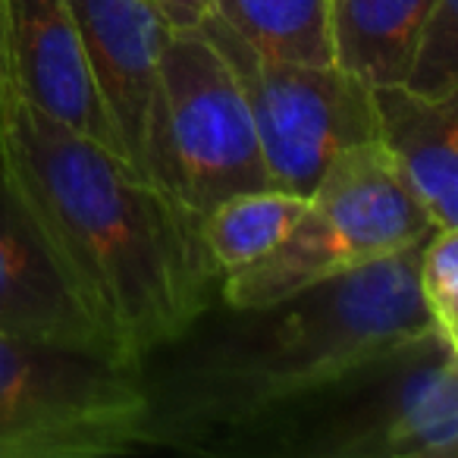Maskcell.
<instances>
[{
	"instance_id": "obj_1",
	"label": "cell",
	"mask_w": 458,
	"mask_h": 458,
	"mask_svg": "<svg viewBox=\"0 0 458 458\" xmlns=\"http://www.w3.org/2000/svg\"><path fill=\"white\" fill-rule=\"evenodd\" d=\"M0 170L72 299L132 370L220 301L201 216L16 95Z\"/></svg>"
},
{
	"instance_id": "obj_2",
	"label": "cell",
	"mask_w": 458,
	"mask_h": 458,
	"mask_svg": "<svg viewBox=\"0 0 458 458\" xmlns=\"http://www.w3.org/2000/svg\"><path fill=\"white\" fill-rule=\"evenodd\" d=\"M420 245L274 305H210L135 368L148 399L145 449L198 455L208 439L437 333L414 283Z\"/></svg>"
},
{
	"instance_id": "obj_3",
	"label": "cell",
	"mask_w": 458,
	"mask_h": 458,
	"mask_svg": "<svg viewBox=\"0 0 458 458\" xmlns=\"http://www.w3.org/2000/svg\"><path fill=\"white\" fill-rule=\"evenodd\" d=\"M216 458H455L458 345L408 339L336 380L208 439Z\"/></svg>"
},
{
	"instance_id": "obj_4",
	"label": "cell",
	"mask_w": 458,
	"mask_h": 458,
	"mask_svg": "<svg viewBox=\"0 0 458 458\" xmlns=\"http://www.w3.org/2000/svg\"><path fill=\"white\" fill-rule=\"evenodd\" d=\"M433 229L437 223L399 179L380 141L349 148L318 179L286 239L261 261L223 276L220 301L229 308L274 305L414 249Z\"/></svg>"
},
{
	"instance_id": "obj_5",
	"label": "cell",
	"mask_w": 458,
	"mask_h": 458,
	"mask_svg": "<svg viewBox=\"0 0 458 458\" xmlns=\"http://www.w3.org/2000/svg\"><path fill=\"white\" fill-rule=\"evenodd\" d=\"M135 370L101 355L0 336V458H107L145 449Z\"/></svg>"
},
{
	"instance_id": "obj_6",
	"label": "cell",
	"mask_w": 458,
	"mask_h": 458,
	"mask_svg": "<svg viewBox=\"0 0 458 458\" xmlns=\"http://www.w3.org/2000/svg\"><path fill=\"white\" fill-rule=\"evenodd\" d=\"M151 179L198 216L233 195L274 189L242 85L201 29L173 32L160 57Z\"/></svg>"
},
{
	"instance_id": "obj_7",
	"label": "cell",
	"mask_w": 458,
	"mask_h": 458,
	"mask_svg": "<svg viewBox=\"0 0 458 458\" xmlns=\"http://www.w3.org/2000/svg\"><path fill=\"white\" fill-rule=\"evenodd\" d=\"M201 32L242 85L274 189L311 195L339 154L377 141L370 85L352 72L261 57L214 13Z\"/></svg>"
},
{
	"instance_id": "obj_8",
	"label": "cell",
	"mask_w": 458,
	"mask_h": 458,
	"mask_svg": "<svg viewBox=\"0 0 458 458\" xmlns=\"http://www.w3.org/2000/svg\"><path fill=\"white\" fill-rule=\"evenodd\" d=\"M91 82L129 166L154 182L160 123V57L170 26L148 0H70Z\"/></svg>"
},
{
	"instance_id": "obj_9",
	"label": "cell",
	"mask_w": 458,
	"mask_h": 458,
	"mask_svg": "<svg viewBox=\"0 0 458 458\" xmlns=\"http://www.w3.org/2000/svg\"><path fill=\"white\" fill-rule=\"evenodd\" d=\"M7 60L20 101L126 160L91 82L70 0H7Z\"/></svg>"
},
{
	"instance_id": "obj_10",
	"label": "cell",
	"mask_w": 458,
	"mask_h": 458,
	"mask_svg": "<svg viewBox=\"0 0 458 458\" xmlns=\"http://www.w3.org/2000/svg\"><path fill=\"white\" fill-rule=\"evenodd\" d=\"M0 336L101 355L126 364L66 289L45 242L0 170ZM129 368V364H126Z\"/></svg>"
},
{
	"instance_id": "obj_11",
	"label": "cell",
	"mask_w": 458,
	"mask_h": 458,
	"mask_svg": "<svg viewBox=\"0 0 458 458\" xmlns=\"http://www.w3.org/2000/svg\"><path fill=\"white\" fill-rule=\"evenodd\" d=\"M377 141L437 226H458V95L424 98L405 85L370 89Z\"/></svg>"
},
{
	"instance_id": "obj_12",
	"label": "cell",
	"mask_w": 458,
	"mask_h": 458,
	"mask_svg": "<svg viewBox=\"0 0 458 458\" xmlns=\"http://www.w3.org/2000/svg\"><path fill=\"white\" fill-rule=\"evenodd\" d=\"M437 0H330L333 64L364 85H402Z\"/></svg>"
},
{
	"instance_id": "obj_13",
	"label": "cell",
	"mask_w": 458,
	"mask_h": 458,
	"mask_svg": "<svg viewBox=\"0 0 458 458\" xmlns=\"http://www.w3.org/2000/svg\"><path fill=\"white\" fill-rule=\"evenodd\" d=\"M210 13L261 57L333 64L330 0H210Z\"/></svg>"
},
{
	"instance_id": "obj_14",
	"label": "cell",
	"mask_w": 458,
	"mask_h": 458,
	"mask_svg": "<svg viewBox=\"0 0 458 458\" xmlns=\"http://www.w3.org/2000/svg\"><path fill=\"white\" fill-rule=\"evenodd\" d=\"M308 195L255 189L214 204L201 216V236L223 276L261 261L276 249L305 210Z\"/></svg>"
},
{
	"instance_id": "obj_15",
	"label": "cell",
	"mask_w": 458,
	"mask_h": 458,
	"mask_svg": "<svg viewBox=\"0 0 458 458\" xmlns=\"http://www.w3.org/2000/svg\"><path fill=\"white\" fill-rule=\"evenodd\" d=\"M414 283L433 330L458 345V226H437L424 239Z\"/></svg>"
},
{
	"instance_id": "obj_16",
	"label": "cell",
	"mask_w": 458,
	"mask_h": 458,
	"mask_svg": "<svg viewBox=\"0 0 458 458\" xmlns=\"http://www.w3.org/2000/svg\"><path fill=\"white\" fill-rule=\"evenodd\" d=\"M402 85L424 98L458 95V0H437L418 35Z\"/></svg>"
},
{
	"instance_id": "obj_17",
	"label": "cell",
	"mask_w": 458,
	"mask_h": 458,
	"mask_svg": "<svg viewBox=\"0 0 458 458\" xmlns=\"http://www.w3.org/2000/svg\"><path fill=\"white\" fill-rule=\"evenodd\" d=\"M148 4L157 10L170 32L201 29V22L210 16V0H148Z\"/></svg>"
},
{
	"instance_id": "obj_18",
	"label": "cell",
	"mask_w": 458,
	"mask_h": 458,
	"mask_svg": "<svg viewBox=\"0 0 458 458\" xmlns=\"http://www.w3.org/2000/svg\"><path fill=\"white\" fill-rule=\"evenodd\" d=\"M10 98H13V82H10L7 60V0H0V135H4V116H7Z\"/></svg>"
}]
</instances>
